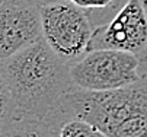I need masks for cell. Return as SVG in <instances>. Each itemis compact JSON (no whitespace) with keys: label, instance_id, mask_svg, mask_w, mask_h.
<instances>
[{"label":"cell","instance_id":"obj_9","mask_svg":"<svg viewBox=\"0 0 147 137\" xmlns=\"http://www.w3.org/2000/svg\"><path fill=\"white\" fill-rule=\"evenodd\" d=\"M58 137H109L92 123L73 117L60 126Z\"/></svg>","mask_w":147,"mask_h":137},{"label":"cell","instance_id":"obj_8","mask_svg":"<svg viewBox=\"0 0 147 137\" xmlns=\"http://www.w3.org/2000/svg\"><path fill=\"white\" fill-rule=\"evenodd\" d=\"M19 117L20 112L16 108V104L13 101V96L10 93L9 85L3 73L2 63H0V134Z\"/></svg>","mask_w":147,"mask_h":137},{"label":"cell","instance_id":"obj_4","mask_svg":"<svg viewBox=\"0 0 147 137\" xmlns=\"http://www.w3.org/2000/svg\"><path fill=\"white\" fill-rule=\"evenodd\" d=\"M140 60L131 53L112 48L90 50L70 66L73 82L79 89L107 92L125 88L138 80Z\"/></svg>","mask_w":147,"mask_h":137},{"label":"cell","instance_id":"obj_3","mask_svg":"<svg viewBox=\"0 0 147 137\" xmlns=\"http://www.w3.org/2000/svg\"><path fill=\"white\" fill-rule=\"evenodd\" d=\"M42 38L67 64H73L90 51L95 28L89 13L69 0L41 7Z\"/></svg>","mask_w":147,"mask_h":137},{"label":"cell","instance_id":"obj_10","mask_svg":"<svg viewBox=\"0 0 147 137\" xmlns=\"http://www.w3.org/2000/svg\"><path fill=\"white\" fill-rule=\"evenodd\" d=\"M69 2L86 9V10H92V9H109V7H115V2L117 0H69Z\"/></svg>","mask_w":147,"mask_h":137},{"label":"cell","instance_id":"obj_7","mask_svg":"<svg viewBox=\"0 0 147 137\" xmlns=\"http://www.w3.org/2000/svg\"><path fill=\"white\" fill-rule=\"evenodd\" d=\"M60 127L47 118L20 115L0 137H58Z\"/></svg>","mask_w":147,"mask_h":137},{"label":"cell","instance_id":"obj_1","mask_svg":"<svg viewBox=\"0 0 147 137\" xmlns=\"http://www.w3.org/2000/svg\"><path fill=\"white\" fill-rule=\"evenodd\" d=\"M6 82L20 115L53 118L63 99L77 89L70 64L44 38L2 63Z\"/></svg>","mask_w":147,"mask_h":137},{"label":"cell","instance_id":"obj_5","mask_svg":"<svg viewBox=\"0 0 147 137\" xmlns=\"http://www.w3.org/2000/svg\"><path fill=\"white\" fill-rule=\"evenodd\" d=\"M112 48L147 61V0H128L109 22L95 28L90 50Z\"/></svg>","mask_w":147,"mask_h":137},{"label":"cell","instance_id":"obj_11","mask_svg":"<svg viewBox=\"0 0 147 137\" xmlns=\"http://www.w3.org/2000/svg\"><path fill=\"white\" fill-rule=\"evenodd\" d=\"M25 2L32 3V5H35V6H38V7H44V6H47V5L57 3V2H60V0H25Z\"/></svg>","mask_w":147,"mask_h":137},{"label":"cell","instance_id":"obj_12","mask_svg":"<svg viewBox=\"0 0 147 137\" xmlns=\"http://www.w3.org/2000/svg\"><path fill=\"white\" fill-rule=\"evenodd\" d=\"M2 2H5V0H0V3H2Z\"/></svg>","mask_w":147,"mask_h":137},{"label":"cell","instance_id":"obj_6","mask_svg":"<svg viewBox=\"0 0 147 137\" xmlns=\"http://www.w3.org/2000/svg\"><path fill=\"white\" fill-rule=\"evenodd\" d=\"M41 38V7L25 0H5L0 3V63Z\"/></svg>","mask_w":147,"mask_h":137},{"label":"cell","instance_id":"obj_2","mask_svg":"<svg viewBox=\"0 0 147 137\" xmlns=\"http://www.w3.org/2000/svg\"><path fill=\"white\" fill-rule=\"evenodd\" d=\"M73 117L92 123L109 137H147V73L115 90L77 88L63 99L53 120L61 126Z\"/></svg>","mask_w":147,"mask_h":137}]
</instances>
